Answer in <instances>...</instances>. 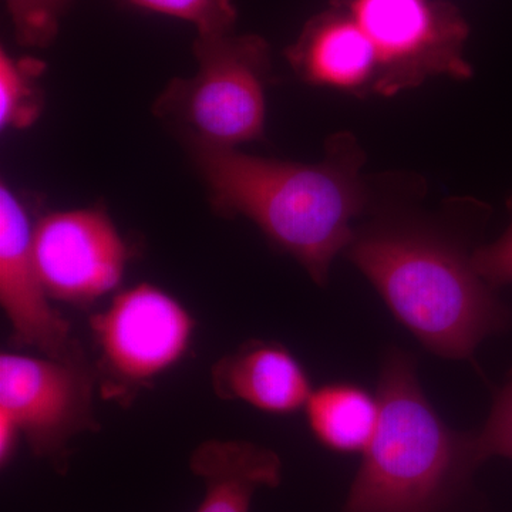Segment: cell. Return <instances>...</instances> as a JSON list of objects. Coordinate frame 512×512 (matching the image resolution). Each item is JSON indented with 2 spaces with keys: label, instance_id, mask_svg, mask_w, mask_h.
Here are the masks:
<instances>
[{
  "label": "cell",
  "instance_id": "18",
  "mask_svg": "<svg viewBox=\"0 0 512 512\" xmlns=\"http://www.w3.org/2000/svg\"><path fill=\"white\" fill-rule=\"evenodd\" d=\"M470 261L485 284H512V228L494 244L474 252Z\"/></svg>",
  "mask_w": 512,
  "mask_h": 512
},
{
  "label": "cell",
  "instance_id": "19",
  "mask_svg": "<svg viewBox=\"0 0 512 512\" xmlns=\"http://www.w3.org/2000/svg\"><path fill=\"white\" fill-rule=\"evenodd\" d=\"M20 436L22 434L16 424L6 414L0 413V461L3 466L12 458Z\"/></svg>",
  "mask_w": 512,
  "mask_h": 512
},
{
  "label": "cell",
  "instance_id": "13",
  "mask_svg": "<svg viewBox=\"0 0 512 512\" xmlns=\"http://www.w3.org/2000/svg\"><path fill=\"white\" fill-rule=\"evenodd\" d=\"M316 439L340 453L365 451L379 423V402L353 384H328L312 392L305 406Z\"/></svg>",
  "mask_w": 512,
  "mask_h": 512
},
{
  "label": "cell",
  "instance_id": "8",
  "mask_svg": "<svg viewBox=\"0 0 512 512\" xmlns=\"http://www.w3.org/2000/svg\"><path fill=\"white\" fill-rule=\"evenodd\" d=\"M33 254L50 298L96 301L119 286L128 248L103 211L50 212L33 227Z\"/></svg>",
  "mask_w": 512,
  "mask_h": 512
},
{
  "label": "cell",
  "instance_id": "14",
  "mask_svg": "<svg viewBox=\"0 0 512 512\" xmlns=\"http://www.w3.org/2000/svg\"><path fill=\"white\" fill-rule=\"evenodd\" d=\"M46 64L36 57H15L8 50L0 52V127L28 128L43 110L40 79Z\"/></svg>",
  "mask_w": 512,
  "mask_h": 512
},
{
  "label": "cell",
  "instance_id": "15",
  "mask_svg": "<svg viewBox=\"0 0 512 512\" xmlns=\"http://www.w3.org/2000/svg\"><path fill=\"white\" fill-rule=\"evenodd\" d=\"M137 8L184 20L198 36L231 33L237 22L234 0H127Z\"/></svg>",
  "mask_w": 512,
  "mask_h": 512
},
{
  "label": "cell",
  "instance_id": "3",
  "mask_svg": "<svg viewBox=\"0 0 512 512\" xmlns=\"http://www.w3.org/2000/svg\"><path fill=\"white\" fill-rule=\"evenodd\" d=\"M346 252L394 316L437 355L470 357L503 320L471 261L436 239L377 232L355 237Z\"/></svg>",
  "mask_w": 512,
  "mask_h": 512
},
{
  "label": "cell",
  "instance_id": "12",
  "mask_svg": "<svg viewBox=\"0 0 512 512\" xmlns=\"http://www.w3.org/2000/svg\"><path fill=\"white\" fill-rule=\"evenodd\" d=\"M204 481V500L195 512H249L259 488L281 483V458L248 441L211 440L195 448L190 460Z\"/></svg>",
  "mask_w": 512,
  "mask_h": 512
},
{
  "label": "cell",
  "instance_id": "4",
  "mask_svg": "<svg viewBox=\"0 0 512 512\" xmlns=\"http://www.w3.org/2000/svg\"><path fill=\"white\" fill-rule=\"evenodd\" d=\"M194 76L168 83L154 114L174 124L185 140L237 148L264 137L269 45L256 35L198 36Z\"/></svg>",
  "mask_w": 512,
  "mask_h": 512
},
{
  "label": "cell",
  "instance_id": "2",
  "mask_svg": "<svg viewBox=\"0 0 512 512\" xmlns=\"http://www.w3.org/2000/svg\"><path fill=\"white\" fill-rule=\"evenodd\" d=\"M379 423L342 512H441L477 467L470 440L451 433L402 352L384 360Z\"/></svg>",
  "mask_w": 512,
  "mask_h": 512
},
{
  "label": "cell",
  "instance_id": "17",
  "mask_svg": "<svg viewBox=\"0 0 512 512\" xmlns=\"http://www.w3.org/2000/svg\"><path fill=\"white\" fill-rule=\"evenodd\" d=\"M477 464L487 458H512V383L498 397L480 436L470 440Z\"/></svg>",
  "mask_w": 512,
  "mask_h": 512
},
{
  "label": "cell",
  "instance_id": "16",
  "mask_svg": "<svg viewBox=\"0 0 512 512\" xmlns=\"http://www.w3.org/2000/svg\"><path fill=\"white\" fill-rule=\"evenodd\" d=\"M5 3L20 45L46 47L59 33L70 0H5Z\"/></svg>",
  "mask_w": 512,
  "mask_h": 512
},
{
  "label": "cell",
  "instance_id": "10",
  "mask_svg": "<svg viewBox=\"0 0 512 512\" xmlns=\"http://www.w3.org/2000/svg\"><path fill=\"white\" fill-rule=\"evenodd\" d=\"M286 56L306 82L375 93L379 77L375 46L348 10L336 3L306 23Z\"/></svg>",
  "mask_w": 512,
  "mask_h": 512
},
{
  "label": "cell",
  "instance_id": "1",
  "mask_svg": "<svg viewBox=\"0 0 512 512\" xmlns=\"http://www.w3.org/2000/svg\"><path fill=\"white\" fill-rule=\"evenodd\" d=\"M187 146L218 214L254 221L316 284L328 282L333 259L355 239L352 221L366 200L362 160L348 137H336L328 158L315 165L194 141Z\"/></svg>",
  "mask_w": 512,
  "mask_h": 512
},
{
  "label": "cell",
  "instance_id": "7",
  "mask_svg": "<svg viewBox=\"0 0 512 512\" xmlns=\"http://www.w3.org/2000/svg\"><path fill=\"white\" fill-rule=\"evenodd\" d=\"M92 328L109 375L138 386L183 359L194 319L170 293L140 284L121 292L107 311L93 316Z\"/></svg>",
  "mask_w": 512,
  "mask_h": 512
},
{
  "label": "cell",
  "instance_id": "11",
  "mask_svg": "<svg viewBox=\"0 0 512 512\" xmlns=\"http://www.w3.org/2000/svg\"><path fill=\"white\" fill-rule=\"evenodd\" d=\"M215 393L266 413L289 414L306 406L309 377L292 353L278 343L251 342L222 357L211 372Z\"/></svg>",
  "mask_w": 512,
  "mask_h": 512
},
{
  "label": "cell",
  "instance_id": "5",
  "mask_svg": "<svg viewBox=\"0 0 512 512\" xmlns=\"http://www.w3.org/2000/svg\"><path fill=\"white\" fill-rule=\"evenodd\" d=\"M372 40L379 60L375 93L393 96L429 77L473 74L464 57L468 25L443 0H333Z\"/></svg>",
  "mask_w": 512,
  "mask_h": 512
},
{
  "label": "cell",
  "instance_id": "9",
  "mask_svg": "<svg viewBox=\"0 0 512 512\" xmlns=\"http://www.w3.org/2000/svg\"><path fill=\"white\" fill-rule=\"evenodd\" d=\"M33 254L28 211L12 188L0 184V303L16 343L55 359L82 357L69 323L52 308Z\"/></svg>",
  "mask_w": 512,
  "mask_h": 512
},
{
  "label": "cell",
  "instance_id": "6",
  "mask_svg": "<svg viewBox=\"0 0 512 512\" xmlns=\"http://www.w3.org/2000/svg\"><path fill=\"white\" fill-rule=\"evenodd\" d=\"M92 393L83 357L0 356V413L37 456H59L74 434L93 423Z\"/></svg>",
  "mask_w": 512,
  "mask_h": 512
}]
</instances>
